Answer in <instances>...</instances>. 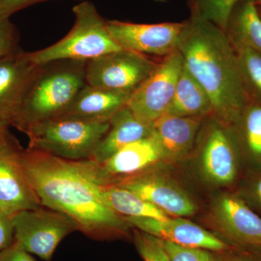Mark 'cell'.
<instances>
[{"mask_svg":"<svg viewBox=\"0 0 261 261\" xmlns=\"http://www.w3.org/2000/svg\"><path fill=\"white\" fill-rule=\"evenodd\" d=\"M235 145L261 168V106L249 102L231 123Z\"/></svg>","mask_w":261,"mask_h":261,"instance_id":"22","label":"cell"},{"mask_svg":"<svg viewBox=\"0 0 261 261\" xmlns=\"http://www.w3.org/2000/svg\"><path fill=\"white\" fill-rule=\"evenodd\" d=\"M243 250L246 251L256 261H261V246L240 247Z\"/></svg>","mask_w":261,"mask_h":261,"instance_id":"33","label":"cell"},{"mask_svg":"<svg viewBox=\"0 0 261 261\" xmlns=\"http://www.w3.org/2000/svg\"><path fill=\"white\" fill-rule=\"evenodd\" d=\"M21 163L42 205L68 216L86 236L105 240L126 234L129 224L111 208L83 161L28 149Z\"/></svg>","mask_w":261,"mask_h":261,"instance_id":"1","label":"cell"},{"mask_svg":"<svg viewBox=\"0 0 261 261\" xmlns=\"http://www.w3.org/2000/svg\"><path fill=\"white\" fill-rule=\"evenodd\" d=\"M231 130L213 125L207 132L202 159L204 171L211 181L222 185L232 183L238 175V156Z\"/></svg>","mask_w":261,"mask_h":261,"instance_id":"14","label":"cell"},{"mask_svg":"<svg viewBox=\"0 0 261 261\" xmlns=\"http://www.w3.org/2000/svg\"><path fill=\"white\" fill-rule=\"evenodd\" d=\"M130 96L86 84L66 112L59 118L89 123L109 122L118 111L127 106Z\"/></svg>","mask_w":261,"mask_h":261,"instance_id":"17","label":"cell"},{"mask_svg":"<svg viewBox=\"0 0 261 261\" xmlns=\"http://www.w3.org/2000/svg\"><path fill=\"white\" fill-rule=\"evenodd\" d=\"M185 22L142 24L107 20L113 39L121 48L146 56L166 57L177 49Z\"/></svg>","mask_w":261,"mask_h":261,"instance_id":"10","label":"cell"},{"mask_svg":"<svg viewBox=\"0 0 261 261\" xmlns=\"http://www.w3.org/2000/svg\"><path fill=\"white\" fill-rule=\"evenodd\" d=\"M123 218L130 226L163 241L215 252L229 250V246L224 241L189 220L169 218L163 221L147 218Z\"/></svg>","mask_w":261,"mask_h":261,"instance_id":"13","label":"cell"},{"mask_svg":"<svg viewBox=\"0 0 261 261\" xmlns=\"http://www.w3.org/2000/svg\"><path fill=\"white\" fill-rule=\"evenodd\" d=\"M257 10H258L259 13H260L261 16V5L257 4Z\"/></svg>","mask_w":261,"mask_h":261,"instance_id":"35","label":"cell"},{"mask_svg":"<svg viewBox=\"0 0 261 261\" xmlns=\"http://www.w3.org/2000/svg\"><path fill=\"white\" fill-rule=\"evenodd\" d=\"M135 243L144 261H171L160 239L140 230H135Z\"/></svg>","mask_w":261,"mask_h":261,"instance_id":"26","label":"cell"},{"mask_svg":"<svg viewBox=\"0 0 261 261\" xmlns=\"http://www.w3.org/2000/svg\"><path fill=\"white\" fill-rule=\"evenodd\" d=\"M129 190L166 214L175 216H191L196 207L190 197L161 178L151 175H137L115 185Z\"/></svg>","mask_w":261,"mask_h":261,"instance_id":"15","label":"cell"},{"mask_svg":"<svg viewBox=\"0 0 261 261\" xmlns=\"http://www.w3.org/2000/svg\"><path fill=\"white\" fill-rule=\"evenodd\" d=\"M226 32L230 40L261 54V16L255 0H240L230 15Z\"/></svg>","mask_w":261,"mask_h":261,"instance_id":"21","label":"cell"},{"mask_svg":"<svg viewBox=\"0 0 261 261\" xmlns=\"http://www.w3.org/2000/svg\"><path fill=\"white\" fill-rule=\"evenodd\" d=\"M152 123H146L128 106L121 108L110 120V128L94 150L92 160L101 163L123 147L152 135Z\"/></svg>","mask_w":261,"mask_h":261,"instance_id":"19","label":"cell"},{"mask_svg":"<svg viewBox=\"0 0 261 261\" xmlns=\"http://www.w3.org/2000/svg\"><path fill=\"white\" fill-rule=\"evenodd\" d=\"M49 1L53 0H0V19L10 18L20 10Z\"/></svg>","mask_w":261,"mask_h":261,"instance_id":"29","label":"cell"},{"mask_svg":"<svg viewBox=\"0 0 261 261\" xmlns=\"http://www.w3.org/2000/svg\"><path fill=\"white\" fill-rule=\"evenodd\" d=\"M22 151L8 130L0 134V210L10 216L43 206L24 172Z\"/></svg>","mask_w":261,"mask_h":261,"instance_id":"9","label":"cell"},{"mask_svg":"<svg viewBox=\"0 0 261 261\" xmlns=\"http://www.w3.org/2000/svg\"><path fill=\"white\" fill-rule=\"evenodd\" d=\"M158 64L148 56L122 49L87 61L86 82L92 87L132 94Z\"/></svg>","mask_w":261,"mask_h":261,"instance_id":"7","label":"cell"},{"mask_svg":"<svg viewBox=\"0 0 261 261\" xmlns=\"http://www.w3.org/2000/svg\"><path fill=\"white\" fill-rule=\"evenodd\" d=\"M204 117L165 114L152 123V136L159 144L162 159L181 157L192 148Z\"/></svg>","mask_w":261,"mask_h":261,"instance_id":"18","label":"cell"},{"mask_svg":"<svg viewBox=\"0 0 261 261\" xmlns=\"http://www.w3.org/2000/svg\"><path fill=\"white\" fill-rule=\"evenodd\" d=\"M87 63L58 61L39 65L13 126L24 132L63 116L87 84Z\"/></svg>","mask_w":261,"mask_h":261,"instance_id":"3","label":"cell"},{"mask_svg":"<svg viewBox=\"0 0 261 261\" xmlns=\"http://www.w3.org/2000/svg\"><path fill=\"white\" fill-rule=\"evenodd\" d=\"M0 261H36L32 254L15 243L0 251Z\"/></svg>","mask_w":261,"mask_h":261,"instance_id":"31","label":"cell"},{"mask_svg":"<svg viewBox=\"0 0 261 261\" xmlns=\"http://www.w3.org/2000/svg\"><path fill=\"white\" fill-rule=\"evenodd\" d=\"M218 214L225 233L240 247L261 246V216L238 196L223 197Z\"/></svg>","mask_w":261,"mask_h":261,"instance_id":"16","label":"cell"},{"mask_svg":"<svg viewBox=\"0 0 261 261\" xmlns=\"http://www.w3.org/2000/svg\"><path fill=\"white\" fill-rule=\"evenodd\" d=\"M191 15L226 31L230 15L240 0H189Z\"/></svg>","mask_w":261,"mask_h":261,"instance_id":"25","label":"cell"},{"mask_svg":"<svg viewBox=\"0 0 261 261\" xmlns=\"http://www.w3.org/2000/svg\"><path fill=\"white\" fill-rule=\"evenodd\" d=\"M243 253L237 254L230 257L227 261H256L246 251L243 250Z\"/></svg>","mask_w":261,"mask_h":261,"instance_id":"34","label":"cell"},{"mask_svg":"<svg viewBox=\"0 0 261 261\" xmlns=\"http://www.w3.org/2000/svg\"><path fill=\"white\" fill-rule=\"evenodd\" d=\"M14 240L13 216L0 210V251L13 245Z\"/></svg>","mask_w":261,"mask_h":261,"instance_id":"30","label":"cell"},{"mask_svg":"<svg viewBox=\"0 0 261 261\" xmlns=\"http://www.w3.org/2000/svg\"><path fill=\"white\" fill-rule=\"evenodd\" d=\"M110 128V121L89 123L55 118L27 128L29 148L68 161L92 159L98 144Z\"/></svg>","mask_w":261,"mask_h":261,"instance_id":"5","label":"cell"},{"mask_svg":"<svg viewBox=\"0 0 261 261\" xmlns=\"http://www.w3.org/2000/svg\"><path fill=\"white\" fill-rule=\"evenodd\" d=\"M185 22L177 45L184 64L208 94L214 116L231 123L250 102L232 43L210 21L191 15Z\"/></svg>","mask_w":261,"mask_h":261,"instance_id":"2","label":"cell"},{"mask_svg":"<svg viewBox=\"0 0 261 261\" xmlns=\"http://www.w3.org/2000/svg\"><path fill=\"white\" fill-rule=\"evenodd\" d=\"M161 159V149L151 135L126 145L103 162L92 159L83 161L99 185L111 186L121 177H133L136 173L142 172Z\"/></svg>","mask_w":261,"mask_h":261,"instance_id":"11","label":"cell"},{"mask_svg":"<svg viewBox=\"0 0 261 261\" xmlns=\"http://www.w3.org/2000/svg\"><path fill=\"white\" fill-rule=\"evenodd\" d=\"M162 241L171 261H221L211 250Z\"/></svg>","mask_w":261,"mask_h":261,"instance_id":"27","label":"cell"},{"mask_svg":"<svg viewBox=\"0 0 261 261\" xmlns=\"http://www.w3.org/2000/svg\"><path fill=\"white\" fill-rule=\"evenodd\" d=\"M81 1H83V0H81Z\"/></svg>","mask_w":261,"mask_h":261,"instance_id":"37","label":"cell"},{"mask_svg":"<svg viewBox=\"0 0 261 261\" xmlns=\"http://www.w3.org/2000/svg\"><path fill=\"white\" fill-rule=\"evenodd\" d=\"M251 197L255 205L261 211V173L251 185Z\"/></svg>","mask_w":261,"mask_h":261,"instance_id":"32","label":"cell"},{"mask_svg":"<svg viewBox=\"0 0 261 261\" xmlns=\"http://www.w3.org/2000/svg\"><path fill=\"white\" fill-rule=\"evenodd\" d=\"M168 114L205 117L214 115L208 94L184 64Z\"/></svg>","mask_w":261,"mask_h":261,"instance_id":"20","label":"cell"},{"mask_svg":"<svg viewBox=\"0 0 261 261\" xmlns=\"http://www.w3.org/2000/svg\"><path fill=\"white\" fill-rule=\"evenodd\" d=\"M232 44L249 101L261 106V54L242 44Z\"/></svg>","mask_w":261,"mask_h":261,"instance_id":"24","label":"cell"},{"mask_svg":"<svg viewBox=\"0 0 261 261\" xmlns=\"http://www.w3.org/2000/svg\"><path fill=\"white\" fill-rule=\"evenodd\" d=\"M14 242L25 251L49 261L70 233L79 231L75 221L47 207L20 211L13 216Z\"/></svg>","mask_w":261,"mask_h":261,"instance_id":"6","label":"cell"},{"mask_svg":"<svg viewBox=\"0 0 261 261\" xmlns=\"http://www.w3.org/2000/svg\"><path fill=\"white\" fill-rule=\"evenodd\" d=\"M255 2H256L257 4L261 5V0H255Z\"/></svg>","mask_w":261,"mask_h":261,"instance_id":"36","label":"cell"},{"mask_svg":"<svg viewBox=\"0 0 261 261\" xmlns=\"http://www.w3.org/2000/svg\"><path fill=\"white\" fill-rule=\"evenodd\" d=\"M39 67L24 51L0 61V133L13 126Z\"/></svg>","mask_w":261,"mask_h":261,"instance_id":"12","label":"cell"},{"mask_svg":"<svg viewBox=\"0 0 261 261\" xmlns=\"http://www.w3.org/2000/svg\"><path fill=\"white\" fill-rule=\"evenodd\" d=\"M17 37L10 18L0 19V61L16 50Z\"/></svg>","mask_w":261,"mask_h":261,"instance_id":"28","label":"cell"},{"mask_svg":"<svg viewBox=\"0 0 261 261\" xmlns=\"http://www.w3.org/2000/svg\"><path fill=\"white\" fill-rule=\"evenodd\" d=\"M103 192L111 208L122 217L147 218L163 221L169 219L164 211L123 187L103 186Z\"/></svg>","mask_w":261,"mask_h":261,"instance_id":"23","label":"cell"},{"mask_svg":"<svg viewBox=\"0 0 261 261\" xmlns=\"http://www.w3.org/2000/svg\"><path fill=\"white\" fill-rule=\"evenodd\" d=\"M183 67V58L178 49L163 57L152 74L130 94L127 106L132 113L149 123L166 114Z\"/></svg>","mask_w":261,"mask_h":261,"instance_id":"8","label":"cell"},{"mask_svg":"<svg viewBox=\"0 0 261 261\" xmlns=\"http://www.w3.org/2000/svg\"><path fill=\"white\" fill-rule=\"evenodd\" d=\"M74 23L63 39L49 47L28 53L29 58L40 65L58 61H89L123 49L110 34L107 20L95 5L83 0L73 8Z\"/></svg>","mask_w":261,"mask_h":261,"instance_id":"4","label":"cell"}]
</instances>
